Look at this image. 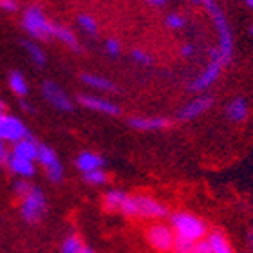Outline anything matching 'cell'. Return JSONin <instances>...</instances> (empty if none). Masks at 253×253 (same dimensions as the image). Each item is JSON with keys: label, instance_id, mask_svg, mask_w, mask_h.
Here are the masks:
<instances>
[{"label": "cell", "instance_id": "1", "mask_svg": "<svg viewBox=\"0 0 253 253\" xmlns=\"http://www.w3.org/2000/svg\"><path fill=\"white\" fill-rule=\"evenodd\" d=\"M205 7L208 11L210 18L213 20V26L217 29V35H219V54H221L222 65H228L233 58V35H232V27H230V22H228L226 15L222 13V9L215 2L211 0H206Z\"/></svg>", "mask_w": 253, "mask_h": 253}, {"label": "cell", "instance_id": "2", "mask_svg": "<svg viewBox=\"0 0 253 253\" xmlns=\"http://www.w3.org/2000/svg\"><path fill=\"white\" fill-rule=\"evenodd\" d=\"M54 26L53 22L49 20L47 15L42 11L40 5H29L24 11L22 16V27L26 29L29 37L37 38V40H49L54 35Z\"/></svg>", "mask_w": 253, "mask_h": 253}, {"label": "cell", "instance_id": "3", "mask_svg": "<svg viewBox=\"0 0 253 253\" xmlns=\"http://www.w3.org/2000/svg\"><path fill=\"white\" fill-rule=\"evenodd\" d=\"M170 222H172V230L175 232V235L179 237H185L192 243H199L206 237L208 233V228H206V222L199 217L192 215L188 211H177L170 217Z\"/></svg>", "mask_w": 253, "mask_h": 253}, {"label": "cell", "instance_id": "4", "mask_svg": "<svg viewBox=\"0 0 253 253\" xmlns=\"http://www.w3.org/2000/svg\"><path fill=\"white\" fill-rule=\"evenodd\" d=\"M47 211V199L45 194L38 186H33V190L22 199L20 205V215L22 219L29 224H37L43 219Z\"/></svg>", "mask_w": 253, "mask_h": 253}, {"label": "cell", "instance_id": "5", "mask_svg": "<svg viewBox=\"0 0 253 253\" xmlns=\"http://www.w3.org/2000/svg\"><path fill=\"white\" fill-rule=\"evenodd\" d=\"M29 134L26 123L22 122L20 118L13 116V114H7V112H2L0 114V141L7 143H18L20 139Z\"/></svg>", "mask_w": 253, "mask_h": 253}, {"label": "cell", "instance_id": "6", "mask_svg": "<svg viewBox=\"0 0 253 253\" xmlns=\"http://www.w3.org/2000/svg\"><path fill=\"white\" fill-rule=\"evenodd\" d=\"M147 239L154 250H158L161 253H169L174 248L175 232L169 224H154L148 228Z\"/></svg>", "mask_w": 253, "mask_h": 253}, {"label": "cell", "instance_id": "7", "mask_svg": "<svg viewBox=\"0 0 253 253\" xmlns=\"http://www.w3.org/2000/svg\"><path fill=\"white\" fill-rule=\"evenodd\" d=\"M42 94H43V98L47 100L49 105L54 107V109H58V111L71 112L74 109L73 100H71L67 92H65L58 84H54V82H49V80L43 82Z\"/></svg>", "mask_w": 253, "mask_h": 253}, {"label": "cell", "instance_id": "8", "mask_svg": "<svg viewBox=\"0 0 253 253\" xmlns=\"http://www.w3.org/2000/svg\"><path fill=\"white\" fill-rule=\"evenodd\" d=\"M136 206H137V215L147 217V219H163L169 215V208L159 203L154 197L148 195H136Z\"/></svg>", "mask_w": 253, "mask_h": 253}, {"label": "cell", "instance_id": "9", "mask_svg": "<svg viewBox=\"0 0 253 253\" xmlns=\"http://www.w3.org/2000/svg\"><path fill=\"white\" fill-rule=\"evenodd\" d=\"M213 105V98L208 94H201L197 98H194L192 101H188L186 105H183L177 112V118L183 120V122H188V120H195L199 118L201 114H205L206 111H210V107Z\"/></svg>", "mask_w": 253, "mask_h": 253}, {"label": "cell", "instance_id": "10", "mask_svg": "<svg viewBox=\"0 0 253 253\" xmlns=\"http://www.w3.org/2000/svg\"><path fill=\"white\" fill-rule=\"evenodd\" d=\"M222 67H224L222 62H215V60H211V62L206 65L205 71H203V73H201L199 76L190 84V89L194 90V92H203V90H206L208 87H211V85L217 82V78L221 76Z\"/></svg>", "mask_w": 253, "mask_h": 253}, {"label": "cell", "instance_id": "11", "mask_svg": "<svg viewBox=\"0 0 253 253\" xmlns=\"http://www.w3.org/2000/svg\"><path fill=\"white\" fill-rule=\"evenodd\" d=\"M78 103L89 111L101 112V114H109V116H120L122 109L112 103V101L105 100V98H98V96H90V94H80L78 96Z\"/></svg>", "mask_w": 253, "mask_h": 253}, {"label": "cell", "instance_id": "12", "mask_svg": "<svg viewBox=\"0 0 253 253\" xmlns=\"http://www.w3.org/2000/svg\"><path fill=\"white\" fill-rule=\"evenodd\" d=\"M38 147H40V143H38L31 134H27L24 139H20L18 143L13 145L11 156L18 159H27V161H33V163H35L38 156Z\"/></svg>", "mask_w": 253, "mask_h": 253}, {"label": "cell", "instance_id": "13", "mask_svg": "<svg viewBox=\"0 0 253 253\" xmlns=\"http://www.w3.org/2000/svg\"><path fill=\"white\" fill-rule=\"evenodd\" d=\"M128 125L137 130H163L170 125V120L163 116H134L128 120Z\"/></svg>", "mask_w": 253, "mask_h": 253}, {"label": "cell", "instance_id": "14", "mask_svg": "<svg viewBox=\"0 0 253 253\" xmlns=\"http://www.w3.org/2000/svg\"><path fill=\"white\" fill-rule=\"evenodd\" d=\"M105 167V159L101 158L100 154L94 152H80L78 158H76V169L82 172V174H87V172H92V170H101Z\"/></svg>", "mask_w": 253, "mask_h": 253}, {"label": "cell", "instance_id": "15", "mask_svg": "<svg viewBox=\"0 0 253 253\" xmlns=\"http://www.w3.org/2000/svg\"><path fill=\"white\" fill-rule=\"evenodd\" d=\"M5 165H7L9 172H13L15 175L22 177V179H29V177H33V175H35V172H37V167H35V163H33V161L13 158V156H9V159H7V163H5Z\"/></svg>", "mask_w": 253, "mask_h": 253}, {"label": "cell", "instance_id": "16", "mask_svg": "<svg viewBox=\"0 0 253 253\" xmlns=\"http://www.w3.org/2000/svg\"><path fill=\"white\" fill-rule=\"evenodd\" d=\"M226 116L230 122L233 123H241L248 118V101L244 100L243 96H237L233 98L226 107Z\"/></svg>", "mask_w": 253, "mask_h": 253}, {"label": "cell", "instance_id": "17", "mask_svg": "<svg viewBox=\"0 0 253 253\" xmlns=\"http://www.w3.org/2000/svg\"><path fill=\"white\" fill-rule=\"evenodd\" d=\"M130 195L123 192V190H109L103 197V205L109 211H122L123 205L126 203Z\"/></svg>", "mask_w": 253, "mask_h": 253}, {"label": "cell", "instance_id": "18", "mask_svg": "<svg viewBox=\"0 0 253 253\" xmlns=\"http://www.w3.org/2000/svg\"><path fill=\"white\" fill-rule=\"evenodd\" d=\"M82 82L85 85H89L92 89L98 90H116V84L111 82L105 76H100V74H92V73H84L82 74Z\"/></svg>", "mask_w": 253, "mask_h": 253}, {"label": "cell", "instance_id": "19", "mask_svg": "<svg viewBox=\"0 0 253 253\" xmlns=\"http://www.w3.org/2000/svg\"><path fill=\"white\" fill-rule=\"evenodd\" d=\"M54 38H58L60 42H63L67 47H71L73 51H78L80 49V42H78V38H76V35H74L69 27L62 26V24H56L54 26Z\"/></svg>", "mask_w": 253, "mask_h": 253}, {"label": "cell", "instance_id": "20", "mask_svg": "<svg viewBox=\"0 0 253 253\" xmlns=\"http://www.w3.org/2000/svg\"><path fill=\"white\" fill-rule=\"evenodd\" d=\"M7 84H9V89L15 92L16 96H27L29 92V85H27V80L24 78V74L18 73V71H11L9 78H7Z\"/></svg>", "mask_w": 253, "mask_h": 253}, {"label": "cell", "instance_id": "21", "mask_svg": "<svg viewBox=\"0 0 253 253\" xmlns=\"http://www.w3.org/2000/svg\"><path fill=\"white\" fill-rule=\"evenodd\" d=\"M208 243H210L211 253H233L232 244L228 243V239L221 232H211L208 235Z\"/></svg>", "mask_w": 253, "mask_h": 253}, {"label": "cell", "instance_id": "22", "mask_svg": "<svg viewBox=\"0 0 253 253\" xmlns=\"http://www.w3.org/2000/svg\"><path fill=\"white\" fill-rule=\"evenodd\" d=\"M37 161L42 165L43 169H47L49 165H53V163H56V161H58V156H56V152H54L51 147H47V145H42V143H40V147H38Z\"/></svg>", "mask_w": 253, "mask_h": 253}, {"label": "cell", "instance_id": "23", "mask_svg": "<svg viewBox=\"0 0 253 253\" xmlns=\"http://www.w3.org/2000/svg\"><path fill=\"white\" fill-rule=\"evenodd\" d=\"M24 47H26L27 54L31 56V60L37 63L38 67L45 65V60H47V56H45V53H43V49H40V45H38V43L26 40V42H24Z\"/></svg>", "mask_w": 253, "mask_h": 253}, {"label": "cell", "instance_id": "24", "mask_svg": "<svg viewBox=\"0 0 253 253\" xmlns=\"http://www.w3.org/2000/svg\"><path fill=\"white\" fill-rule=\"evenodd\" d=\"M84 246L85 244L82 243V239L78 235H69L62 244V253H82Z\"/></svg>", "mask_w": 253, "mask_h": 253}, {"label": "cell", "instance_id": "25", "mask_svg": "<svg viewBox=\"0 0 253 253\" xmlns=\"http://www.w3.org/2000/svg\"><path fill=\"white\" fill-rule=\"evenodd\" d=\"M78 22H80V26H82V29L87 31L89 35H96V33H98V20H96L92 15L82 13V15H78Z\"/></svg>", "mask_w": 253, "mask_h": 253}, {"label": "cell", "instance_id": "26", "mask_svg": "<svg viewBox=\"0 0 253 253\" xmlns=\"http://www.w3.org/2000/svg\"><path fill=\"white\" fill-rule=\"evenodd\" d=\"M84 181L85 183H89V185H103L107 183V174L105 170H92V172H87L84 174Z\"/></svg>", "mask_w": 253, "mask_h": 253}, {"label": "cell", "instance_id": "27", "mask_svg": "<svg viewBox=\"0 0 253 253\" xmlns=\"http://www.w3.org/2000/svg\"><path fill=\"white\" fill-rule=\"evenodd\" d=\"M43 170H45L49 181H53V183H60V181L63 179V167H62V163H60V159L56 163L49 165L47 169H43Z\"/></svg>", "mask_w": 253, "mask_h": 253}, {"label": "cell", "instance_id": "28", "mask_svg": "<svg viewBox=\"0 0 253 253\" xmlns=\"http://www.w3.org/2000/svg\"><path fill=\"white\" fill-rule=\"evenodd\" d=\"M192 248H194V243H192V241H188V239H185V237H179V235H175L172 252L174 253H192Z\"/></svg>", "mask_w": 253, "mask_h": 253}, {"label": "cell", "instance_id": "29", "mask_svg": "<svg viewBox=\"0 0 253 253\" xmlns=\"http://www.w3.org/2000/svg\"><path fill=\"white\" fill-rule=\"evenodd\" d=\"M167 26L170 27V29H183V27L186 26V20H185V16L183 15H179V13H169L167 15Z\"/></svg>", "mask_w": 253, "mask_h": 253}, {"label": "cell", "instance_id": "30", "mask_svg": "<svg viewBox=\"0 0 253 253\" xmlns=\"http://www.w3.org/2000/svg\"><path fill=\"white\" fill-rule=\"evenodd\" d=\"M31 190H33V185L27 179H16L15 183H13V192H15V195L22 197V199H24Z\"/></svg>", "mask_w": 253, "mask_h": 253}, {"label": "cell", "instance_id": "31", "mask_svg": "<svg viewBox=\"0 0 253 253\" xmlns=\"http://www.w3.org/2000/svg\"><path fill=\"white\" fill-rule=\"evenodd\" d=\"M132 58L136 60L137 63H141V65H150L152 63V56L145 51V49H132Z\"/></svg>", "mask_w": 253, "mask_h": 253}, {"label": "cell", "instance_id": "32", "mask_svg": "<svg viewBox=\"0 0 253 253\" xmlns=\"http://www.w3.org/2000/svg\"><path fill=\"white\" fill-rule=\"evenodd\" d=\"M105 47H107V53L112 54V56H118V54L122 53V43L116 38H109L105 42Z\"/></svg>", "mask_w": 253, "mask_h": 253}, {"label": "cell", "instance_id": "33", "mask_svg": "<svg viewBox=\"0 0 253 253\" xmlns=\"http://www.w3.org/2000/svg\"><path fill=\"white\" fill-rule=\"evenodd\" d=\"M192 253H211V248H210V243H208V239H203V241H199V243H194Z\"/></svg>", "mask_w": 253, "mask_h": 253}, {"label": "cell", "instance_id": "34", "mask_svg": "<svg viewBox=\"0 0 253 253\" xmlns=\"http://www.w3.org/2000/svg\"><path fill=\"white\" fill-rule=\"evenodd\" d=\"M9 156H11V150H7V145L4 141H0V169H2V165L7 163Z\"/></svg>", "mask_w": 253, "mask_h": 253}, {"label": "cell", "instance_id": "35", "mask_svg": "<svg viewBox=\"0 0 253 253\" xmlns=\"http://www.w3.org/2000/svg\"><path fill=\"white\" fill-rule=\"evenodd\" d=\"M0 9L13 13V11L18 9V4H16L15 0H0Z\"/></svg>", "mask_w": 253, "mask_h": 253}, {"label": "cell", "instance_id": "36", "mask_svg": "<svg viewBox=\"0 0 253 253\" xmlns=\"http://www.w3.org/2000/svg\"><path fill=\"white\" fill-rule=\"evenodd\" d=\"M181 54H183V56H192V54H194V45H192V43L183 45V47H181Z\"/></svg>", "mask_w": 253, "mask_h": 253}, {"label": "cell", "instance_id": "37", "mask_svg": "<svg viewBox=\"0 0 253 253\" xmlns=\"http://www.w3.org/2000/svg\"><path fill=\"white\" fill-rule=\"evenodd\" d=\"M148 4L156 5V7H163V5H167V2H165V0H150Z\"/></svg>", "mask_w": 253, "mask_h": 253}, {"label": "cell", "instance_id": "38", "mask_svg": "<svg viewBox=\"0 0 253 253\" xmlns=\"http://www.w3.org/2000/svg\"><path fill=\"white\" fill-rule=\"evenodd\" d=\"M20 105H22V109H24V111H29V112H33V107L29 105V103H26V101H22Z\"/></svg>", "mask_w": 253, "mask_h": 253}, {"label": "cell", "instance_id": "39", "mask_svg": "<svg viewBox=\"0 0 253 253\" xmlns=\"http://www.w3.org/2000/svg\"><path fill=\"white\" fill-rule=\"evenodd\" d=\"M82 253H96L92 248H89V246H84V250H82Z\"/></svg>", "mask_w": 253, "mask_h": 253}, {"label": "cell", "instance_id": "40", "mask_svg": "<svg viewBox=\"0 0 253 253\" xmlns=\"http://www.w3.org/2000/svg\"><path fill=\"white\" fill-rule=\"evenodd\" d=\"M244 4L248 5L250 9H253V0H246V2H244Z\"/></svg>", "mask_w": 253, "mask_h": 253}, {"label": "cell", "instance_id": "41", "mask_svg": "<svg viewBox=\"0 0 253 253\" xmlns=\"http://www.w3.org/2000/svg\"><path fill=\"white\" fill-rule=\"evenodd\" d=\"M2 112H4V101L0 100V114H2Z\"/></svg>", "mask_w": 253, "mask_h": 253}, {"label": "cell", "instance_id": "42", "mask_svg": "<svg viewBox=\"0 0 253 253\" xmlns=\"http://www.w3.org/2000/svg\"><path fill=\"white\" fill-rule=\"evenodd\" d=\"M248 31H250V35H253V26H250V29H248Z\"/></svg>", "mask_w": 253, "mask_h": 253}]
</instances>
